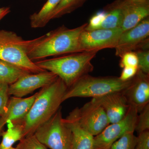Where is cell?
Instances as JSON below:
<instances>
[{
	"mask_svg": "<svg viewBox=\"0 0 149 149\" xmlns=\"http://www.w3.org/2000/svg\"><path fill=\"white\" fill-rule=\"evenodd\" d=\"M29 73L16 65L0 59V83L11 85L22 75Z\"/></svg>",
	"mask_w": 149,
	"mask_h": 149,
	"instance_id": "d6986e66",
	"label": "cell"
},
{
	"mask_svg": "<svg viewBox=\"0 0 149 149\" xmlns=\"http://www.w3.org/2000/svg\"><path fill=\"white\" fill-rule=\"evenodd\" d=\"M97 52H81L35 63L40 68L55 74L69 88L80 78L93 71L92 61Z\"/></svg>",
	"mask_w": 149,
	"mask_h": 149,
	"instance_id": "3957f363",
	"label": "cell"
},
{
	"mask_svg": "<svg viewBox=\"0 0 149 149\" xmlns=\"http://www.w3.org/2000/svg\"><path fill=\"white\" fill-rule=\"evenodd\" d=\"M130 106L140 112L149 104V74L139 69L130 85L123 92Z\"/></svg>",
	"mask_w": 149,
	"mask_h": 149,
	"instance_id": "7c38bea8",
	"label": "cell"
},
{
	"mask_svg": "<svg viewBox=\"0 0 149 149\" xmlns=\"http://www.w3.org/2000/svg\"><path fill=\"white\" fill-rule=\"evenodd\" d=\"M64 119L72 132V149H93L94 136L80 126L77 118V107Z\"/></svg>",
	"mask_w": 149,
	"mask_h": 149,
	"instance_id": "9a60e30c",
	"label": "cell"
},
{
	"mask_svg": "<svg viewBox=\"0 0 149 149\" xmlns=\"http://www.w3.org/2000/svg\"><path fill=\"white\" fill-rule=\"evenodd\" d=\"M138 58V68L145 74H149V51L139 49L135 52Z\"/></svg>",
	"mask_w": 149,
	"mask_h": 149,
	"instance_id": "d4e9b609",
	"label": "cell"
},
{
	"mask_svg": "<svg viewBox=\"0 0 149 149\" xmlns=\"http://www.w3.org/2000/svg\"><path fill=\"white\" fill-rule=\"evenodd\" d=\"M119 65L123 68L125 67L138 68V58L135 52H129L123 54L120 57Z\"/></svg>",
	"mask_w": 149,
	"mask_h": 149,
	"instance_id": "484cf974",
	"label": "cell"
},
{
	"mask_svg": "<svg viewBox=\"0 0 149 149\" xmlns=\"http://www.w3.org/2000/svg\"><path fill=\"white\" fill-rule=\"evenodd\" d=\"M132 79L123 81L115 76L94 77L86 74L68 88L63 101L74 97L97 98L110 93L123 92L130 85Z\"/></svg>",
	"mask_w": 149,
	"mask_h": 149,
	"instance_id": "277c9868",
	"label": "cell"
},
{
	"mask_svg": "<svg viewBox=\"0 0 149 149\" xmlns=\"http://www.w3.org/2000/svg\"><path fill=\"white\" fill-rule=\"evenodd\" d=\"M58 78L52 72L45 71L37 73H27L22 75L16 82L9 85L10 96L22 98L24 96L53 83Z\"/></svg>",
	"mask_w": 149,
	"mask_h": 149,
	"instance_id": "8fae6325",
	"label": "cell"
},
{
	"mask_svg": "<svg viewBox=\"0 0 149 149\" xmlns=\"http://www.w3.org/2000/svg\"><path fill=\"white\" fill-rule=\"evenodd\" d=\"M87 24L73 29L62 26L38 38L26 40L27 56L34 62L52 56L81 52L80 36Z\"/></svg>",
	"mask_w": 149,
	"mask_h": 149,
	"instance_id": "6da1fadb",
	"label": "cell"
},
{
	"mask_svg": "<svg viewBox=\"0 0 149 149\" xmlns=\"http://www.w3.org/2000/svg\"><path fill=\"white\" fill-rule=\"evenodd\" d=\"M135 149H149V131L138 135Z\"/></svg>",
	"mask_w": 149,
	"mask_h": 149,
	"instance_id": "f1b7e54d",
	"label": "cell"
},
{
	"mask_svg": "<svg viewBox=\"0 0 149 149\" xmlns=\"http://www.w3.org/2000/svg\"><path fill=\"white\" fill-rule=\"evenodd\" d=\"M134 132H129L123 135L111 145L109 149H135L137 136Z\"/></svg>",
	"mask_w": 149,
	"mask_h": 149,
	"instance_id": "7402d4cb",
	"label": "cell"
},
{
	"mask_svg": "<svg viewBox=\"0 0 149 149\" xmlns=\"http://www.w3.org/2000/svg\"><path fill=\"white\" fill-rule=\"evenodd\" d=\"M138 111L130 106L122 120L110 123L100 134L94 136L93 149H109L115 142L129 132H135Z\"/></svg>",
	"mask_w": 149,
	"mask_h": 149,
	"instance_id": "52a82bcc",
	"label": "cell"
},
{
	"mask_svg": "<svg viewBox=\"0 0 149 149\" xmlns=\"http://www.w3.org/2000/svg\"><path fill=\"white\" fill-rule=\"evenodd\" d=\"M6 124V122L2 118L0 117V137L1 136L2 133L3 131V128Z\"/></svg>",
	"mask_w": 149,
	"mask_h": 149,
	"instance_id": "d6a6232c",
	"label": "cell"
},
{
	"mask_svg": "<svg viewBox=\"0 0 149 149\" xmlns=\"http://www.w3.org/2000/svg\"><path fill=\"white\" fill-rule=\"evenodd\" d=\"M9 85L0 83V117L4 113L9 101Z\"/></svg>",
	"mask_w": 149,
	"mask_h": 149,
	"instance_id": "83f0119b",
	"label": "cell"
},
{
	"mask_svg": "<svg viewBox=\"0 0 149 149\" xmlns=\"http://www.w3.org/2000/svg\"><path fill=\"white\" fill-rule=\"evenodd\" d=\"M104 10L107 12L106 16L98 29H113L120 27L123 19L121 9L108 5L106 7Z\"/></svg>",
	"mask_w": 149,
	"mask_h": 149,
	"instance_id": "ffe728a7",
	"label": "cell"
},
{
	"mask_svg": "<svg viewBox=\"0 0 149 149\" xmlns=\"http://www.w3.org/2000/svg\"><path fill=\"white\" fill-rule=\"evenodd\" d=\"M149 36V19L148 17L135 27L123 32L115 48L116 55L120 57L125 53L134 52L143 47L148 49Z\"/></svg>",
	"mask_w": 149,
	"mask_h": 149,
	"instance_id": "30bf717a",
	"label": "cell"
},
{
	"mask_svg": "<svg viewBox=\"0 0 149 149\" xmlns=\"http://www.w3.org/2000/svg\"><path fill=\"white\" fill-rule=\"evenodd\" d=\"M61 0H48L41 9L31 15L30 26L33 28H42L52 20V14Z\"/></svg>",
	"mask_w": 149,
	"mask_h": 149,
	"instance_id": "e0dca14e",
	"label": "cell"
},
{
	"mask_svg": "<svg viewBox=\"0 0 149 149\" xmlns=\"http://www.w3.org/2000/svg\"><path fill=\"white\" fill-rule=\"evenodd\" d=\"M95 99L104 110L110 124L122 120L130 105L123 92H116Z\"/></svg>",
	"mask_w": 149,
	"mask_h": 149,
	"instance_id": "4fadbf2b",
	"label": "cell"
},
{
	"mask_svg": "<svg viewBox=\"0 0 149 149\" xmlns=\"http://www.w3.org/2000/svg\"><path fill=\"white\" fill-rule=\"evenodd\" d=\"M10 12L9 7L1 8H0V21Z\"/></svg>",
	"mask_w": 149,
	"mask_h": 149,
	"instance_id": "1f68e13d",
	"label": "cell"
},
{
	"mask_svg": "<svg viewBox=\"0 0 149 149\" xmlns=\"http://www.w3.org/2000/svg\"><path fill=\"white\" fill-rule=\"evenodd\" d=\"M87 0H61L54 11L52 19L58 18L71 13L81 7Z\"/></svg>",
	"mask_w": 149,
	"mask_h": 149,
	"instance_id": "44dd1931",
	"label": "cell"
},
{
	"mask_svg": "<svg viewBox=\"0 0 149 149\" xmlns=\"http://www.w3.org/2000/svg\"><path fill=\"white\" fill-rule=\"evenodd\" d=\"M6 149H17V148L16 147H15V148H14V147H11V148H9Z\"/></svg>",
	"mask_w": 149,
	"mask_h": 149,
	"instance_id": "836d02e7",
	"label": "cell"
},
{
	"mask_svg": "<svg viewBox=\"0 0 149 149\" xmlns=\"http://www.w3.org/2000/svg\"><path fill=\"white\" fill-rule=\"evenodd\" d=\"M139 68L134 67H125L123 68L119 79L123 81L131 80L136 75Z\"/></svg>",
	"mask_w": 149,
	"mask_h": 149,
	"instance_id": "f546056e",
	"label": "cell"
},
{
	"mask_svg": "<svg viewBox=\"0 0 149 149\" xmlns=\"http://www.w3.org/2000/svg\"><path fill=\"white\" fill-rule=\"evenodd\" d=\"M34 134L38 141L50 149H72V132L63 118L61 107Z\"/></svg>",
	"mask_w": 149,
	"mask_h": 149,
	"instance_id": "8992f818",
	"label": "cell"
},
{
	"mask_svg": "<svg viewBox=\"0 0 149 149\" xmlns=\"http://www.w3.org/2000/svg\"><path fill=\"white\" fill-rule=\"evenodd\" d=\"M63 81L58 78L37 93L34 102L22 120L24 138L33 135L40 125L49 120L61 107L68 90Z\"/></svg>",
	"mask_w": 149,
	"mask_h": 149,
	"instance_id": "7a4b0ae2",
	"label": "cell"
},
{
	"mask_svg": "<svg viewBox=\"0 0 149 149\" xmlns=\"http://www.w3.org/2000/svg\"><path fill=\"white\" fill-rule=\"evenodd\" d=\"M16 147L17 149H48L37 140L34 134L22 139Z\"/></svg>",
	"mask_w": 149,
	"mask_h": 149,
	"instance_id": "cb8c5ba5",
	"label": "cell"
},
{
	"mask_svg": "<svg viewBox=\"0 0 149 149\" xmlns=\"http://www.w3.org/2000/svg\"><path fill=\"white\" fill-rule=\"evenodd\" d=\"M121 4H133L148 2L149 0H116Z\"/></svg>",
	"mask_w": 149,
	"mask_h": 149,
	"instance_id": "4dcf8cb0",
	"label": "cell"
},
{
	"mask_svg": "<svg viewBox=\"0 0 149 149\" xmlns=\"http://www.w3.org/2000/svg\"><path fill=\"white\" fill-rule=\"evenodd\" d=\"M6 124L7 129L2 133V140L0 143V149L10 148L17 141L24 138L23 127L21 122H9Z\"/></svg>",
	"mask_w": 149,
	"mask_h": 149,
	"instance_id": "ac0fdd59",
	"label": "cell"
},
{
	"mask_svg": "<svg viewBox=\"0 0 149 149\" xmlns=\"http://www.w3.org/2000/svg\"><path fill=\"white\" fill-rule=\"evenodd\" d=\"M149 131V104L138 114L135 131L140 133Z\"/></svg>",
	"mask_w": 149,
	"mask_h": 149,
	"instance_id": "603a6c76",
	"label": "cell"
},
{
	"mask_svg": "<svg viewBox=\"0 0 149 149\" xmlns=\"http://www.w3.org/2000/svg\"><path fill=\"white\" fill-rule=\"evenodd\" d=\"M109 6L120 8L123 19L120 28L123 32L133 28L149 15V2L140 4H121L116 0Z\"/></svg>",
	"mask_w": 149,
	"mask_h": 149,
	"instance_id": "5bb4252c",
	"label": "cell"
},
{
	"mask_svg": "<svg viewBox=\"0 0 149 149\" xmlns=\"http://www.w3.org/2000/svg\"><path fill=\"white\" fill-rule=\"evenodd\" d=\"M107 12L105 10L98 12L91 17L85 30L90 31L98 29L99 27L104 21Z\"/></svg>",
	"mask_w": 149,
	"mask_h": 149,
	"instance_id": "4316f807",
	"label": "cell"
},
{
	"mask_svg": "<svg viewBox=\"0 0 149 149\" xmlns=\"http://www.w3.org/2000/svg\"><path fill=\"white\" fill-rule=\"evenodd\" d=\"M122 33L120 27L90 31L85 30L80 36V51L98 52L107 48H115Z\"/></svg>",
	"mask_w": 149,
	"mask_h": 149,
	"instance_id": "ba28073f",
	"label": "cell"
},
{
	"mask_svg": "<svg viewBox=\"0 0 149 149\" xmlns=\"http://www.w3.org/2000/svg\"><path fill=\"white\" fill-rule=\"evenodd\" d=\"M26 43V40L15 32L0 30V59L30 73L45 71L29 58L25 49Z\"/></svg>",
	"mask_w": 149,
	"mask_h": 149,
	"instance_id": "5b68a950",
	"label": "cell"
},
{
	"mask_svg": "<svg viewBox=\"0 0 149 149\" xmlns=\"http://www.w3.org/2000/svg\"><path fill=\"white\" fill-rule=\"evenodd\" d=\"M80 126L93 136L100 134L110 124L104 110L95 99L92 98L82 107H77Z\"/></svg>",
	"mask_w": 149,
	"mask_h": 149,
	"instance_id": "9c48e42d",
	"label": "cell"
},
{
	"mask_svg": "<svg viewBox=\"0 0 149 149\" xmlns=\"http://www.w3.org/2000/svg\"><path fill=\"white\" fill-rule=\"evenodd\" d=\"M37 93L28 97H11L6 109L2 116L6 124L7 123L21 122L26 116L34 102Z\"/></svg>",
	"mask_w": 149,
	"mask_h": 149,
	"instance_id": "2e32d148",
	"label": "cell"
}]
</instances>
